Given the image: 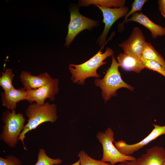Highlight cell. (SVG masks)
<instances>
[{
	"label": "cell",
	"mask_w": 165,
	"mask_h": 165,
	"mask_svg": "<svg viewBox=\"0 0 165 165\" xmlns=\"http://www.w3.org/2000/svg\"><path fill=\"white\" fill-rule=\"evenodd\" d=\"M25 113L28 118V122L25 125L18 140L21 141L24 149L27 151L24 142L26 134L35 129L43 123L55 122L58 116L56 105L54 103L50 104L47 102L41 105L36 103L31 104L26 109Z\"/></svg>",
	"instance_id": "6da1fadb"
},
{
	"label": "cell",
	"mask_w": 165,
	"mask_h": 165,
	"mask_svg": "<svg viewBox=\"0 0 165 165\" xmlns=\"http://www.w3.org/2000/svg\"><path fill=\"white\" fill-rule=\"evenodd\" d=\"M113 55V50L107 47L104 53H102L100 50L83 63L79 64H70L69 69L72 75L71 80L74 83L84 85L85 81L87 78L94 77L98 79L100 75L97 72V70L106 64L107 62L104 61L105 60Z\"/></svg>",
	"instance_id": "7a4b0ae2"
},
{
	"label": "cell",
	"mask_w": 165,
	"mask_h": 165,
	"mask_svg": "<svg viewBox=\"0 0 165 165\" xmlns=\"http://www.w3.org/2000/svg\"><path fill=\"white\" fill-rule=\"evenodd\" d=\"M119 65L114 56H112V62L110 67L106 71L104 77L97 79L94 83L102 90V98L106 102L111 97L117 95L116 91L119 89L125 88L133 91L134 88L125 82L122 79L118 69Z\"/></svg>",
	"instance_id": "3957f363"
},
{
	"label": "cell",
	"mask_w": 165,
	"mask_h": 165,
	"mask_svg": "<svg viewBox=\"0 0 165 165\" xmlns=\"http://www.w3.org/2000/svg\"><path fill=\"white\" fill-rule=\"evenodd\" d=\"M1 120L4 125L0 134V139L9 147L14 148L25 125V119L22 114L17 113L14 109L11 112L9 110L4 112Z\"/></svg>",
	"instance_id": "277c9868"
},
{
	"label": "cell",
	"mask_w": 165,
	"mask_h": 165,
	"mask_svg": "<svg viewBox=\"0 0 165 165\" xmlns=\"http://www.w3.org/2000/svg\"><path fill=\"white\" fill-rule=\"evenodd\" d=\"M97 138L101 144L103 150L101 161L109 162L112 165L126 161H135L136 158L131 155H125L121 153L117 148L113 142L114 133L112 129L108 127L104 132H99Z\"/></svg>",
	"instance_id": "5b68a950"
},
{
	"label": "cell",
	"mask_w": 165,
	"mask_h": 165,
	"mask_svg": "<svg viewBox=\"0 0 165 165\" xmlns=\"http://www.w3.org/2000/svg\"><path fill=\"white\" fill-rule=\"evenodd\" d=\"M70 18L68 25V31L64 46L69 47L76 36L81 31L90 30L98 25V21L88 18L82 15L78 8L70 10Z\"/></svg>",
	"instance_id": "8992f818"
},
{
	"label": "cell",
	"mask_w": 165,
	"mask_h": 165,
	"mask_svg": "<svg viewBox=\"0 0 165 165\" xmlns=\"http://www.w3.org/2000/svg\"><path fill=\"white\" fill-rule=\"evenodd\" d=\"M154 128L150 133L141 141L135 144H129L123 140L114 141L118 150L125 155H131L142 148L152 141L162 135L165 134V125L153 124Z\"/></svg>",
	"instance_id": "52a82bcc"
},
{
	"label": "cell",
	"mask_w": 165,
	"mask_h": 165,
	"mask_svg": "<svg viewBox=\"0 0 165 165\" xmlns=\"http://www.w3.org/2000/svg\"><path fill=\"white\" fill-rule=\"evenodd\" d=\"M101 11L103 16V22L105 26L103 31L97 40L99 45L102 46L105 43L108 32L113 24L119 19L125 16L129 11V8L125 6L113 8L96 5Z\"/></svg>",
	"instance_id": "ba28073f"
},
{
	"label": "cell",
	"mask_w": 165,
	"mask_h": 165,
	"mask_svg": "<svg viewBox=\"0 0 165 165\" xmlns=\"http://www.w3.org/2000/svg\"><path fill=\"white\" fill-rule=\"evenodd\" d=\"M59 80L52 78L47 84L38 89L27 90L26 100L32 103L35 101L39 105L44 104L47 98L51 101H54L55 96L58 94L59 90Z\"/></svg>",
	"instance_id": "9c48e42d"
},
{
	"label": "cell",
	"mask_w": 165,
	"mask_h": 165,
	"mask_svg": "<svg viewBox=\"0 0 165 165\" xmlns=\"http://www.w3.org/2000/svg\"><path fill=\"white\" fill-rule=\"evenodd\" d=\"M146 42L142 30L140 28L135 27L133 28L129 37L121 42L119 46L125 53L140 59Z\"/></svg>",
	"instance_id": "30bf717a"
},
{
	"label": "cell",
	"mask_w": 165,
	"mask_h": 165,
	"mask_svg": "<svg viewBox=\"0 0 165 165\" xmlns=\"http://www.w3.org/2000/svg\"><path fill=\"white\" fill-rule=\"evenodd\" d=\"M165 161V149L158 146H153L136 158L137 165H163Z\"/></svg>",
	"instance_id": "8fae6325"
},
{
	"label": "cell",
	"mask_w": 165,
	"mask_h": 165,
	"mask_svg": "<svg viewBox=\"0 0 165 165\" xmlns=\"http://www.w3.org/2000/svg\"><path fill=\"white\" fill-rule=\"evenodd\" d=\"M20 78L24 87L26 90L38 89L48 83L52 79L47 72L36 76L25 71L21 72Z\"/></svg>",
	"instance_id": "7c38bea8"
},
{
	"label": "cell",
	"mask_w": 165,
	"mask_h": 165,
	"mask_svg": "<svg viewBox=\"0 0 165 165\" xmlns=\"http://www.w3.org/2000/svg\"><path fill=\"white\" fill-rule=\"evenodd\" d=\"M131 21L137 22L146 27L150 31L154 39L156 38L158 36L165 35V27L154 23L142 12L133 14L131 17L127 20L126 23Z\"/></svg>",
	"instance_id": "4fadbf2b"
},
{
	"label": "cell",
	"mask_w": 165,
	"mask_h": 165,
	"mask_svg": "<svg viewBox=\"0 0 165 165\" xmlns=\"http://www.w3.org/2000/svg\"><path fill=\"white\" fill-rule=\"evenodd\" d=\"M26 90L24 87L4 91L1 94L2 105L9 110L15 109L18 102L26 100Z\"/></svg>",
	"instance_id": "5bb4252c"
},
{
	"label": "cell",
	"mask_w": 165,
	"mask_h": 165,
	"mask_svg": "<svg viewBox=\"0 0 165 165\" xmlns=\"http://www.w3.org/2000/svg\"><path fill=\"white\" fill-rule=\"evenodd\" d=\"M118 63L124 70L139 73L145 68L140 59L127 55L124 53H120L117 57Z\"/></svg>",
	"instance_id": "9a60e30c"
},
{
	"label": "cell",
	"mask_w": 165,
	"mask_h": 165,
	"mask_svg": "<svg viewBox=\"0 0 165 165\" xmlns=\"http://www.w3.org/2000/svg\"><path fill=\"white\" fill-rule=\"evenodd\" d=\"M141 57L155 61L165 68V61L163 57L149 42H146L144 45Z\"/></svg>",
	"instance_id": "2e32d148"
},
{
	"label": "cell",
	"mask_w": 165,
	"mask_h": 165,
	"mask_svg": "<svg viewBox=\"0 0 165 165\" xmlns=\"http://www.w3.org/2000/svg\"><path fill=\"white\" fill-rule=\"evenodd\" d=\"M125 0H82L79 1V6H87L91 5L111 8L112 7L119 8L125 6Z\"/></svg>",
	"instance_id": "e0dca14e"
},
{
	"label": "cell",
	"mask_w": 165,
	"mask_h": 165,
	"mask_svg": "<svg viewBox=\"0 0 165 165\" xmlns=\"http://www.w3.org/2000/svg\"><path fill=\"white\" fill-rule=\"evenodd\" d=\"M14 76L15 75L10 68L6 69L5 72L2 73L0 78V86L4 91H8L14 88L12 83Z\"/></svg>",
	"instance_id": "ac0fdd59"
},
{
	"label": "cell",
	"mask_w": 165,
	"mask_h": 165,
	"mask_svg": "<svg viewBox=\"0 0 165 165\" xmlns=\"http://www.w3.org/2000/svg\"><path fill=\"white\" fill-rule=\"evenodd\" d=\"M62 160L60 158L53 159L46 154L43 148L39 149L36 163L35 165H56L61 164Z\"/></svg>",
	"instance_id": "d6986e66"
},
{
	"label": "cell",
	"mask_w": 165,
	"mask_h": 165,
	"mask_svg": "<svg viewBox=\"0 0 165 165\" xmlns=\"http://www.w3.org/2000/svg\"><path fill=\"white\" fill-rule=\"evenodd\" d=\"M147 0H135L131 5V8L128 13L126 15L125 19L123 22L119 24L118 25V31L121 32L124 29L123 25L126 23L128 17L133 14L137 12H141L142 7L145 4L147 1Z\"/></svg>",
	"instance_id": "ffe728a7"
},
{
	"label": "cell",
	"mask_w": 165,
	"mask_h": 165,
	"mask_svg": "<svg viewBox=\"0 0 165 165\" xmlns=\"http://www.w3.org/2000/svg\"><path fill=\"white\" fill-rule=\"evenodd\" d=\"M78 156L80 165H112L101 160H97L92 158L83 150L80 152Z\"/></svg>",
	"instance_id": "44dd1931"
},
{
	"label": "cell",
	"mask_w": 165,
	"mask_h": 165,
	"mask_svg": "<svg viewBox=\"0 0 165 165\" xmlns=\"http://www.w3.org/2000/svg\"><path fill=\"white\" fill-rule=\"evenodd\" d=\"M140 60L145 68L156 72L165 77V68L160 64L155 61L142 57Z\"/></svg>",
	"instance_id": "7402d4cb"
},
{
	"label": "cell",
	"mask_w": 165,
	"mask_h": 165,
	"mask_svg": "<svg viewBox=\"0 0 165 165\" xmlns=\"http://www.w3.org/2000/svg\"><path fill=\"white\" fill-rule=\"evenodd\" d=\"M0 165H22L21 160L16 156L8 155L5 158L0 157Z\"/></svg>",
	"instance_id": "603a6c76"
},
{
	"label": "cell",
	"mask_w": 165,
	"mask_h": 165,
	"mask_svg": "<svg viewBox=\"0 0 165 165\" xmlns=\"http://www.w3.org/2000/svg\"><path fill=\"white\" fill-rule=\"evenodd\" d=\"M158 2L159 10L161 14L165 19V0H159Z\"/></svg>",
	"instance_id": "cb8c5ba5"
},
{
	"label": "cell",
	"mask_w": 165,
	"mask_h": 165,
	"mask_svg": "<svg viewBox=\"0 0 165 165\" xmlns=\"http://www.w3.org/2000/svg\"><path fill=\"white\" fill-rule=\"evenodd\" d=\"M118 165H137L135 161H126L120 163Z\"/></svg>",
	"instance_id": "d4e9b609"
},
{
	"label": "cell",
	"mask_w": 165,
	"mask_h": 165,
	"mask_svg": "<svg viewBox=\"0 0 165 165\" xmlns=\"http://www.w3.org/2000/svg\"><path fill=\"white\" fill-rule=\"evenodd\" d=\"M70 165H80V161L78 160L75 163Z\"/></svg>",
	"instance_id": "484cf974"
},
{
	"label": "cell",
	"mask_w": 165,
	"mask_h": 165,
	"mask_svg": "<svg viewBox=\"0 0 165 165\" xmlns=\"http://www.w3.org/2000/svg\"><path fill=\"white\" fill-rule=\"evenodd\" d=\"M163 165H165V161H164V162Z\"/></svg>",
	"instance_id": "4316f807"
}]
</instances>
